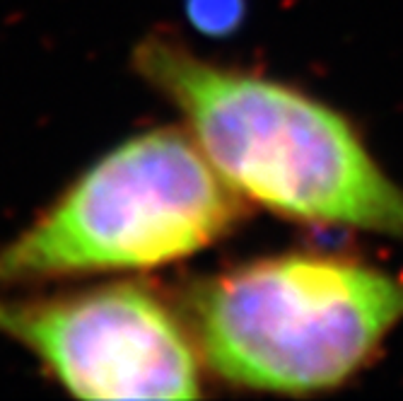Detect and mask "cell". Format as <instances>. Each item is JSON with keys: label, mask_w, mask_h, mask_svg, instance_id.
<instances>
[{"label": "cell", "mask_w": 403, "mask_h": 401, "mask_svg": "<svg viewBox=\"0 0 403 401\" xmlns=\"http://www.w3.org/2000/svg\"><path fill=\"white\" fill-rule=\"evenodd\" d=\"M133 68L179 109L205 157L244 198L297 220L403 242V189L331 107L205 61L164 34L145 36Z\"/></svg>", "instance_id": "1"}, {"label": "cell", "mask_w": 403, "mask_h": 401, "mask_svg": "<svg viewBox=\"0 0 403 401\" xmlns=\"http://www.w3.org/2000/svg\"><path fill=\"white\" fill-rule=\"evenodd\" d=\"M184 322L203 363L237 387H336L403 322V276L324 254H281L200 278Z\"/></svg>", "instance_id": "2"}, {"label": "cell", "mask_w": 403, "mask_h": 401, "mask_svg": "<svg viewBox=\"0 0 403 401\" xmlns=\"http://www.w3.org/2000/svg\"><path fill=\"white\" fill-rule=\"evenodd\" d=\"M242 218L244 196L189 131H145L97 159L0 249V283L167 266L213 247Z\"/></svg>", "instance_id": "3"}, {"label": "cell", "mask_w": 403, "mask_h": 401, "mask_svg": "<svg viewBox=\"0 0 403 401\" xmlns=\"http://www.w3.org/2000/svg\"><path fill=\"white\" fill-rule=\"evenodd\" d=\"M0 334L29 350L80 399L200 394V355L184 314L143 283L0 298Z\"/></svg>", "instance_id": "4"}, {"label": "cell", "mask_w": 403, "mask_h": 401, "mask_svg": "<svg viewBox=\"0 0 403 401\" xmlns=\"http://www.w3.org/2000/svg\"><path fill=\"white\" fill-rule=\"evenodd\" d=\"M186 10L205 34H227L242 22L244 0H186Z\"/></svg>", "instance_id": "5"}]
</instances>
